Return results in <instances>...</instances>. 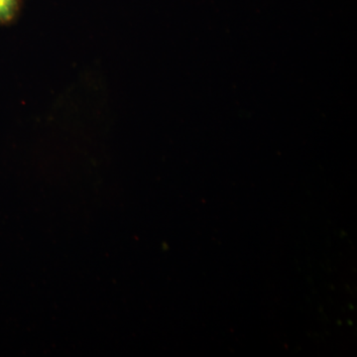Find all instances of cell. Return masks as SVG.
Here are the masks:
<instances>
[{
    "instance_id": "6da1fadb",
    "label": "cell",
    "mask_w": 357,
    "mask_h": 357,
    "mask_svg": "<svg viewBox=\"0 0 357 357\" xmlns=\"http://www.w3.org/2000/svg\"><path fill=\"white\" fill-rule=\"evenodd\" d=\"M23 0H0V26L9 25L20 15Z\"/></svg>"
}]
</instances>
